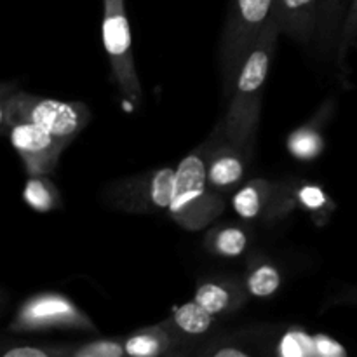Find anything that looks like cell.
<instances>
[{"label": "cell", "instance_id": "cell-1", "mask_svg": "<svg viewBox=\"0 0 357 357\" xmlns=\"http://www.w3.org/2000/svg\"><path fill=\"white\" fill-rule=\"evenodd\" d=\"M279 35V28L272 17L241 66L236 86L230 94L229 108L220 122V135L246 152H250L257 138L264 87L278 47Z\"/></svg>", "mask_w": 357, "mask_h": 357}, {"label": "cell", "instance_id": "cell-2", "mask_svg": "<svg viewBox=\"0 0 357 357\" xmlns=\"http://www.w3.org/2000/svg\"><path fill=\"white\" fill-rule=\"evenodd\" d=\"M227 197L213 190L206 176V146L188 153L174 169L169 216L185 230L208 229L223 215Z\"/></svg>", "mask_w": 357, "mask_h": 357}, {"label": "cell", "instance_id": "cell-3", "mask_svg": "<svg viewBox=\"0 0 357 357\" xmlns=\"http://www.w3.org/2000/svg\"><path fill=\"white\" fill-rule=\"evenodd\" d=\"M275 0H230L229 16L220 45L222 93L229 100L243 63L274 17Z\"/></svg>", "mask_w": 357, "mask_h": 357}, {"label": "cell", "instance_id": "cell-4", "mask_svg": "<svg viewBox=\"0 0 357 357\" xmlns=\"http://www.w3.org/2000/svg\"><path fill=\"white\" fill-rule=\"evenodd\" d=\"M9 121H26L37 124L56 138L72 142L91 121V110L80 101H59L16 89L7 101Z\"/></svg>", "mask_w": 357, "mask_h": 357}, {"label": "cell", "instance_id": "cell-5", "mask_svg": "<svg viewBox=\"0 0 357 357\" xmlns=\"http://www.w3.org/2000/svg\"><path fill=\"white\" fill-rule=\"evenodd\" d=\"M7 330L10 333H44V331H86L94 333L96 326L72 298L54 291L28 296L14 312Z\"/></svg>", "mask_w": 357, "mask_h": 357}, {"label": "cell", "instance_id": "cell-6", "mask_svg": "<svg viewBox=\"0 0 357 357\" xmlns=\"http://www.w3.org/2000/svg\"><path fill=\"white\" fill-rule=\"evenodd\" d=\"M103 45L110 63L112 77L122 96L131 103L142 101V84L132 56L131 28H129L126 0H103Z\"/></svg>", "mask_w": 357, "mask_h": 357}, {"label": "cell", "instance_id": "cell-7", "mask_svg": "<svg viewBox=\"0 0 357 357\" xmlns=\"http://www.w3.org/2000/svg\"><path fill=\"white\" fill-rule=\"evenodd\" d=\"M173 167H160L114 181L105 188L103 201L110 209L135 215L167 211L173 195Z\"/></svg>", "mask_w": 357, "mask_h": 357}, {"label": "cell", "instance_id": "cell-8", "mask_svg": "<svg viewBox=\"0 0 357 357\" xmlns=\"http://www.w3.org/2000/svg\"><path fill=\"white\" fill-rule=\"evenodd\" d=\"M230 204L244 222H279L296 209L295 183L253 178L234 192Z\"/></svg>", "mask_w": 357, "mask_h": 357}, {"label": "cell", "instance_id": "cell-9", "mask_svg": "<svg viewBox=\"0 0 357 357\" xmlns=\"http://www.w3.org/2000/svg\"><path fill=\"white\" fill-rule=\"evenodd\" d=\"M7 136L20 155L26 174H52L70 142L56 138L45 129L26 121H9Z\"/></svg>", "mask_w": 357, "mask_h": 357}, {"label": "cell", "instance_id": "cell-10", "mask_svg": "<svg viewBox=\"0 0 357 357\" xmlns=\"http://www.w3.org/2000/svg\"><path fill=\"white\" fill-rule=\"evenodd\" d=\"M248 157L250 152L215 132L206 146V176L209 187L225 197H232L246 178Z\"/></svg>", "mask_w": 357, "mask_h": 357}, {"label": "cell", "instance_id": "cell-11", "mask_svg": "<svg viewBox=\"0 0 357 357\" xmlns=\"http://www.w3.org/2000/svg\"><path fill=\"white\" fill-rule=\"evenodd\" d=\"M194 300L213 316H229L243 309L250 300L243 278L209 275L199 281Z\"/></svg>", "mask_w": 357, "mask_h": 357}, {"label": "cell", "instance_id": "cell-12", "mask_svg": "<svg viewBox=\"0 0 357 357\" xmlns=\"http://www.w3.org/2000/svg\"><path fill=\"white\" fill-rule=\"evenodd\" d=\"M319 9L321 0H275L274 21L279 33L300 45L314 44Z\"/></svg>", "mask_w": 357, "mask_h": 357}, {"label": "cell", "instance_id": "cell-13", "mask_svg": "<svg viewBox=\"0 0 357 357\" xmlns=\"http://www.w3.org/2000/svg\"><path fill=\"white\" fill-rule=\"evenodd\" d=\"M274 354L281 357H345L349 351L324 333H309L302 328H288L275 340Z\"/></svg>", "mask_w": 357, "mask_h": 357}, {"label": "cell", "instance_id": "cell-14", "mask_svg": "<svg viewBox=\"0 0 357 357\" xmlns=\"http://www.w3.org/2000/svg\"><path fill=\"white\" fill-rule=\"evenodd\" d=\"M215 321L216 316H213L195 300H190L176 307L174 312L164 321V324L180 344H187L190 340L206 337L215 326Z\"/></svg>", "mask_w": 357, "mask_h": 357}, {"label": "cell", "instance_id": "cell-15", "mask_svg": "<svg viewBox=\"0 0 357 357\" xmlns=\"http://www.w3.org/2000/svg\"><path fill=\"white\" fill-rule=\"evenodd\" d=\"M352 0H321L319 21L316 31V51L323 58L337 56L342 28Z\"/></svg>", "mask_w": 357, "mask_h": 357}, {"label": "cell", "instance_id": "cell-16", "mask_svg": "<svg viewBox=\"0 0 357 357\" xmlns=\"http://www.w3.org/2000/svg\"><path fill=\"white\" fill-rule=\"evenodd\" d=\"M330 110L331 107L324 105V108H321V112L312 121L289 132L288 139H286V149H288L289 155L295 157L300 162H312L323 155L324 136L321 131V124L328 119Z\"/></svg>", "mask_w": 357, "mask_h": 357}, {"label": "cell", "instance_id": "cell-17", "mask_svg": "<svg viewBox=\"0 0 357 357\" xmlns=\"http://www.w3.org/2000/svg\"><path fill=\"white\" fill-rule=\"evenodd\" d=\"M180 342L173 337L164 323L150 328H142L124 340L126 356L157 357L173 354Z\"/></svg>", "mask_w": 357, "mask_h": 357}, {"label": "cell", "instance_id": "cell-18", "mask_svg": "<svg viewBox=\"0 0 357 357\" xmlns=\"http://www.w3.org/2000/svg\"><path fill=\"white\" fill-rule=\"evenodd\" d=\"M251 244V234L246 227L227 223L213 227L204 237V248L211 255L225 260H236L248 251Z\"/></svg>", "mask_w": 357, "mask_h": 357}, {"label": "cell", "instance_id": "cell-19", "mask_svg": "<svg viewBox=\"0 0 357 357\" xmlns=\"http://www.w3.org/2000/svg\"><path fill=\"white\" fill-rule=\"evenodd\" d=\"M243 282L250 298H271L281 289L282 272L267 257H253L248 261Z\"/></svg>", "mask_w": 357, "mask_h": 357}, {"label": "cell", "instance_id": "cell-20", "mask_svg": "<svg viewBox=\"0 0 357 357\" xmlns=\"http://www.w3.org/2000/svg\"><path fill=\"white\" fill-rule=\"evenodd\" d=\"M295 202L296 208L303 209L316 225H326L337 209L333 199L321 185L316 183L295 185Z\"/></svg>", "mask_w": 357, "mask_h": 357}, {"label": "cell", "instance_id": "cell-21", "mask_svg": "<svg viewBox=\"0 0 357 357\" xmlns=\"http://www.w3.org/2000/svg\"><path fill=\"white\" fill-rule=\"evenodd\" d=\"M23 201L37 213H49L63 206L61 194L49 174H30L23 187Z\"/></svg>", "mask_w": 357, "mask_h": 357}, {"label": "cell", "instance_id": "cell-22", "mask_svg": "<svg viewBox=\"0 0 357 357\" xmlns=\"http://www.w3.org/2000/svg\"><path fill=\"white\" fill-rule=\"evenodd\" d=\"M0 357H66L65 344L0 342Z\"/></svg>", "mask_w": 357, "mask_h": 357}, {"label": "cell", "instance_id": "cell-23", "mask_svg": "<svg viewBox=\"0 0 357 357\" xmlns=\"http://www.w3.org/2000/svg\"><path fill=\"white\" fill-rule=\"evenodd\" d=\"M126 356L124 340L98 338L84 344L66 345V357H122Z\"/></svg>", "mask_w": 357, "mask_h": 357}, {"label": "cell", "instance_id": "cell-24", "mask_svg": "<svg viewBox=\"0 0 357 357\" xmlns=\"http://www.w3.org/2000/svg\"><path fill=\"white\" fill-rule=\"evenodd\" d=\"M357 47V0H352L349 7L347 17H345L344 28H342L340 42L337 49V66L344 75H347V58L351 51Z\"/></svg>", "mask_w": 357, "mask_h": 357}, {"label": "cell", "instance_id": "cell-25", "mask_svg": "<svg viewBox=\"0 0 357 357\" xmlns=\"http://www.w3.org/2000/svg\"><path fill=\"white\" fill-rule=\"evenodd\" d=\"M199 354L209 357H251L255 352L248 344L236 342V338H222L206 345L202 351H199Z\"/></svg>", "mask_w": 357, "mask_h": 357}, {"label": "cell", "instance_id": "cell-26", "mask_svg": "<svg viewBox=\"0 0 357 357\" xmlns=\"http://www.w3.org/2000/svg\"><path fill=\"white\" fill-rule=\"evenodd\" d=\"M17 89L16 82H0V136L7 135V101L9 96Z\"/></svg>", "mask_w": 357, "mask_h": 357}, {"label": "cell", "instance_id": "cell-27", "mask_svg": "<svg viewBox=\"0 0 357 357\" xmlns=\"http://www.w3.org/2000/svg\"><path fill=\"white\" fill-rule=\"evenodd\" d=\"M335 303L357 307V286H351V288L342 289V291L335 296Z\"/></svg>", "mask_w": 357, "mask_h": 357}, {"label": "cell", "instance_id": "cell-28", "mask_svg": "<svg viewBox=\"0 0 357 357\" xmlns=\"http://www.w3.org/2000/svg\"><path fill=\"white\" fill-rule=\"evenodd\" d=\"M7 305V300H6V295H3L2 291H0V312H2L3 309H6Z\"/></svg>", "mask_w": 357, "mask_h": 357}]
</instances>
